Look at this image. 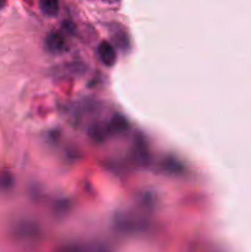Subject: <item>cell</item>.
Returning a JSON list of instances; mask_svg holds the SVG:
<instances>
[{
	"label": "cell",
	"mask_w": 251,
	"mask_h": 252,
	"mask_svg": "<svg viewBox=\"0 0 251 252\" xmlns=\"http://www.w3.org/2000/svg\"><path fill=\"white\" fill-rule=\"evenodd\" d=\"M97 54L100 57L101 62H102L105 65L112 66L116 63V58H117V53H116V49L110 42H101L97 47Z\"/></svg>",
	"instance_id": "1"
},
{
	"label": "cell",
	"mask_w": 251,
	"mask_h": 252,
	"mask_svg": "<svg viewBox=\"0 0 251 252\" xmlns=\"http://www.w3.org/2000/svg\"><path fill=\"white\" fill-rule=\"evenodd\" d=\"M46 47L52 53H59L65 47V39L59 32H49L46 37Z\"/></svg>",
	"instance_id": "2"
},
{
	"label": "cell",
	"mask_w": 251,
	"mask_h": 252,
	"mask_svg": "<svg viewBox=\"0 0 251 252\" xmlns=\"http://www.w3.org/2000/svg\"><path fill=\"white\" fill-rule=\"evenodd\" d=\"M39 9L47 16H56L59 12V2L56 0H44L39 2Z\"/></svg>",
	"instance_id": "3"
},
{
	"label": "cell",
	"mask_w": 251,
	"mask_h": 252,
	"mask_svg": "<svg viewBox=\"0 0 251 252\" xmlns=\"http://www.w3.org/2000/svg\"><path fill=\"white\" fill-rule=\"evenodd\" d=\"M12 185V176L7 171L0 172V189H10Z\"/></svg>",
	"instance_id": "4"
},
{
	"label": "cell",
	"mask_w": 251,
	"mask_h": 252,
	"mask_svg": "<svg viewBox=\"0 0 251 252\" xmlns=\"http://www.w3.org/2000/svg\"><path fill=\"white\" fill-rule=\"evenodd\" d=\"M5 6V2L4 1H0V9H1V7H4Z\"/></svg>",
	"instance_id": "5"
}]
</instances>
